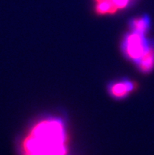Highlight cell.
<instances>
[{
	"mask_svg": "<svg viewBox=\"0 0 154 155\" xmlns=\"http://www.w3.org/2000/svg\"><path fill=\"white\" fill-rule=\"evenodd\" d=\"M135 84L128 80H122L116 82L111 83L109 85V94L116 98L120 99L128 95L133 91Z\"/></svg>",
	"mask_w": 154,
	"mask_h": 155,
	"instance_id": "obj_4",
	"label": "cell"
},
{
	"mask_svg": "<svg viewBox=\"0 0 154 155\" xmlns=\"http://www.w3.org/2000/svg\"><path fill=\"white\" fill-rule=\"evenodd\" d=\"M65 132L62 121L50 118L32 128L24 142L26 155H64Z\"/></svg>",
	"mask_w": 154,
	"mask_h": 155,
	"instance_id": "obj_1",
	"label": "cell"
},
{
	"mask_svg": "<svg viewBox=\"0 0 154 155\" xmlns=\"http://www.w3.org/2000/svg\"><path fill=\"white\" fill-rule=\"evenodd\" d=\"M149 44V41L146 39L145 35L131 31L123 39L122 50L127 58L137 63L146 51Z\"/></svg>",
	"mask_w": 154,
	"mask_h": 155,
	"instance_id": "obj_2",
	"label": "cell"
},
{
	"mask_svg": "<svg viewBox=\"0 0 154 155\" xmlns=\"http://www.w3.org/2000/svg\"><path fill=\"white\" fill-rule=\"evenodd\" d=\"M143 73H149L154 67V42H149L148 48L136 63Z\"/></svg>",
	"mask_w": 154,
	"mask_h": 155,
	"instance_id": "obj_5",
	"label": "cell"
},
{
	"mask_svg": "<svg viewBox=\"0 0 154 155\" xmlns=\"http://www.w3.org/2000/svg\"><path fill=\"white\" fill-rule=\"evenodd\" d=\"M129 25L131 31L145 35L150 27V21L147 16H142L130 21Z\"/></svg>",
	"mask_w": 154,
	"mask_h": 155,
	"instance_id": "obj_6",
	"label": "cell"
},
{
	"mask_svg": "<svg viewBox=\"0 0 154 155\" xmlns=\"http://www.w3.org/2000/svg\"><path fill=\"white\" fill-rule=\"evenodd\" d=\"M96 11L98 14H113L128 5L131 0H95Z\"/></svg>",
	"mask_w": 154,
	"mask_h": 155,
	"instance_id": "obj_3",
	"label": "cell"
}]
</instances>
